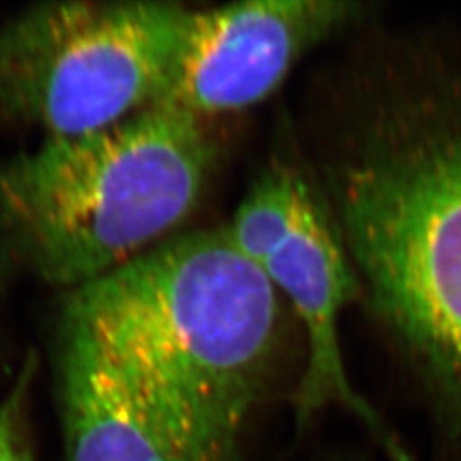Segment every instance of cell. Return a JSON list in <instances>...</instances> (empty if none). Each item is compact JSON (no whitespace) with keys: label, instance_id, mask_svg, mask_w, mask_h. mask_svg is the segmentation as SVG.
Masks as SVG:
<instances>
[{"label":"cell","instance_id":"6da1fadb","mask_svg":"<svg viewBox=\"0 0 461 461\" xmlns=\"http://www.w3.org/2000/svg\"><path fill=\"white\" fill-rule=\"evenodd\" d=\"M323 182L366 301L461 439V53L352 64Z\"/></svg>","mask_w":461,"mask_h":461},{"label":"cell","instance_id":"7a4b0ae2","mask_svg":"<svg viewBox=\"0 0 461 461\" xmlns=\"http://www.w3.org/2000/svg\"><path fill=\"white\" fill-rule=\"evenodd\" d=\"M182 461H236L279 344V293L224 228L176 234L70 291Z\"/></svg>","mask_w":461,"mask_h":461},{"label":"cell","instance_id":"3957f363","mask_svg":"<svg viewBox=\"0 0 461 461\" xmlns=\"http://www.w3.org/2000/svg\"><path fill=\"white\" fill-rule=\"evenodd\" d=\"M217 154L205 122L165 106L45 139L0 161V248L41 282L81 289L171 238Z\"/></svg>","mask_w":461,"mask_h":461},{"label":"cell","instance_id":"277c9868","mask_svg":"<svg viewBox=\"0 0 461 461\" xmlns=\"http://www.w3.org/2000/svg\"><path fill=\"white\" fill-rule=\"evenodd\" d=\"M195 11L165 2L45 4L0 26V127L96 132L165 91Z\"/></svg>","mask_w":461,"mask_h":461},{"label":"cell","instance_id":"5b68a950","mask_svg":"<svg viewBox=\"0 0 461 461\" xmlns=\"http://www.w3.org/2000/svg\"><path fill=\"white\" fill-rule=\"evenodd\" d=\"M367 5L350 0H264L200 11L154 106L209 123L268 98L297 62L361 26Z\"/></svg>","mask_w":461,"mask_h":461},{"label":"cell","instance_id":"8992f818","mask_svg":"<svg viewBox=\"0 0 461 461\" xmlns=\"http://www.w3.org/2000/svg\"><path fill=\"white\" fill-rule=\"evenodd\" d=\"M258 268L289 301L306 337V364L294 396L297 424H306L330 405H342L378 436L393 461H409L378 412L347 376L339 327L347 306L361 299V287L316 180L308 178L287 230Z\"/></svg>","mask_w":461,"mask_h":461},{"label":"cell","instance_id":"52a82bcc","mask_svg":"<svg viewBox=\"0 0 461 461\" xmlns=\"http://www.w3.org/2000/svg\"><path fill=\"white\" fill-rule=\"evenodd\" d=\"M67 461H182L98 342L60 321Z\"/></svg>","mask_w":461,"mask_h":461},{"label":"cell","instance_id":"ba28073f","mask_svg":"<svg viewBox=\"0 0 461 461\" xmlns=\"http://www.w3.org/2000/svg\"><path fill=\"white\" fill-rule=\"evenodd\" d=\"M33 373V361L24 364L13 388L0 398V461H33L24 426Z\"/></svg>","mask_w":461,"mask_h":461}]
</instances>
